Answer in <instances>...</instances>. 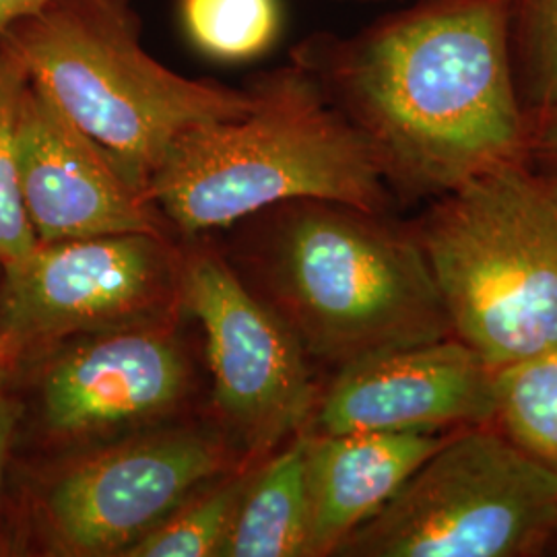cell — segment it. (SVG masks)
<instances>
[{
	"instance_id": "6da1fadb",
	"label": "cell",
	"mask_w": 557,
	"mask_h": 557,
	"mask_svg": "<svg viewBox=\"0 0 557 557\" xmlns=\"http://www.w3.org/2000/svg\"><path fill=\"white\" fill-rule=\"evenodd\" d=\"M512 0H419L292 50L372 147L391 190L430 197L529 161Z\"/></svg>"
},
{
	"instance_id": "7a4b0ae2",
	"label": "cell",
	"mask_w": 557,
	"mask_h": 557,
	"mask_svg": "<svg viewBox=\"0 0 557 557\" xmlns=\"http://www.w3.org/2000/svg\"><path fill=\"white\" fill-rule=\"evenodd\" d=\"M252 110L182 135L145 199L186 236L294 200L382 215L393 190L358 128L317 77L289 60L250 85Z\"/></svg>"
},
{
	"instance_id": "3957f363",
	"label": "cell",
	"mask_w": 557,
	"mask_h": 557,
	"mask_svg": "<svg viewBox=\"0 0 557 557\" xmlns=\"http://www.w3.org/2000/svg\"><path fill=\"white\" fill-rule=\"evenodd\" d=\"M0 36L29 83L143 197L182 135L242 119L255 106L250 87L190 79L153 59L128 0H50Z\"/></svg>"
},
{
	"instance_id": "277c9868",
	"label": "cell",
	"mask_w": 557,
	"mask_h": 557,
	"mask_svg": "<svg viewBox=\"0 0 557 557\" xmlns=\"http://www.w3.org/2000/svg\"><path fill=\"white\" fill-rule=\"evenodd\" d=\"M267 281L308 356L338 368L453 335L418 236L349 205H278Z\"/></svg>"
},
{
	"instance_id": "5b68a950",
	"label": "cell",
	"mask_w": 557,
	"mask_h": 557,
	"mask_svg": "<svg viewBox=\"0 0 557 557\" xmlns=\"http://www.w3.org/2000/svg\"><path fill=\"white\" fill-rule=\"evenodd\" d=\"M418 239L453 335L494 370L557 345V178L515 161L430 207Z\"/></svg>"
},
{
	"instance_id": "8992f818",
	"label": "cell",
	"mask_w": 557,
	"mask_h": 557,
	"mask_svg": "<svg viewBox=\"0 0 557 557\" xmlns=\"http://www.w3.org/2000/svg\"><path fill=\"white\" fill-rule=\"evenodd\" d=\"M556 541V473L483 423L450 432L337 556L531 557Z\"/></svg>"
},
{
	"instance_id": "52a82bcc",
	"label": "cell",
	"mask_w": 557,
	"mask_h": 557,
	"mask_svg": "<svg viewBox=\"0 0 557 557\" xmlns=\"http://www.w3.org/2000/svg\"><path fill=\"white\" fill-rule=\"evenodd\" d=\"M180 304L207 335L213 397L252 457H264L314 418L320 391L308 354L271 304L213 255L180 264Z\"/></svg>"
},
{
	"instance_id": "ba28073f",
	"label": "cell",
	"mask_w": 557,
	"mask_h": 557,
	"mask_svg": "<svg viewBox=\"0 0 557 557\" xmlns=\"http://www.w3.org/2000/svg\"><path fill=\"white\" fill-rule=\"evenodd\" d=\"M2 269L0 335L13 349L160 322L180 301V264L153 234L38 242Z\"/></svg>"
},
{
	"instance_id": "9c48e42d",
	"label": "cell",
	"mask_w": 557,
	"mask_h": 557,
	"mask_svg": "<svg viewBox=\"0 0 557 557\" xmlns=\"http://www.w3.org/2000/svg\"><path fill=\"white\" fill-rule=\"evenodd\" d=\"M223 440L168 428L81 458L46 496L54 543L69 556H122L182 502L234 471Z\"/></svg>"
},
{
	"instance_id": "30bf717a",
	"label": "cell",
	"mask_w": 557,
	"mask_h": 557,
	"mask_svg": "<svg viewBox=\"0 0 557 557\" xmlns=\"http://www.w3.org/2000/svg\"><path fill=\"white\" fill-rule=\"evenodd\" d=\"M494 380L496 370L455 335L366 356L338 368L310 432H453L492 423Z\"/></svg>"
},
{
	"instance_id": "8fae6325",
	"label": "cell",
	"mask_w": 557,
	"mask_h": 557,
	"mask_svg": "<svg viewBox=\"0 0 557 557\" xmlns=\"http://www.w3.org/2000/svg\"><path fill=\"white\" fill-rule=\"evenodd\" d=\"M17 170L23 207L41 244L161 236L158 209L29 81L17 112Z\"/></svg>"
},
{
	"instance_id": "7c38bea8",
	"label": "cell",
	"mask_w": 557,
	"mask_h": 557,
	"mask_svg": "<svg viewBox=\"0 0 557 557\" xmlns=\"http://www.w3.org/2000/svg\"><path fill=\"white\" fill-rule=\"evenodd\" d=\"M190 363L163 322L91 335L54 359L41 379L46 428L60 438H96L178 409Z\"/></svg>"
},
{
	"instance_id": "4fadbf2b",
	"label": "cell",
	"mask_w": 557,
	"mask_h": 557,
	"mask_svg": "<svg viewBox=\"0 0 557 557\" xmlns=\"http://www.w3.org/2000/svg\"><path fill=\"white\" fill-rule=\"evenodd\" d=\"M448 434H304L310 557L337 556L345 539L397 496Z\"/></svg>"
},
{
	"instance_id": "5bb4252c",
	"label": "cell",
	"mask_w": 557,
	"mask_h": 557,
	"mask_svg": "<svg viewBox=\"0 0 557 557\" xmlns=\"http://www.w3.org/2000/svg\"><path fill=\"white\" fill-rule=\"evenodd\" d=\"M218 557H310L304 434L255 469Z\"/></svg>"
},
{
	"instance_id": "9a60e30c",
	"label": "cell",
	"mask_w": 557,
	"mask_h": 557,
	"mask_svg": "<svg viewBox=\"0 0 557 557\" xmlns=\"http://www.w3.org/2000/svg\"><path fill=\"white\" fill-rule=\"evenodd\" d=\"M492 423L557 475V345L496 370Z\"/></svg>"
},
{
	"instance_id": "2e32d148",
	"label": "cell",
	"mask_w": 557,
	"mask_h": 557,
	"mask_svg": "<svg viewBox=\"0 0 557 557\" xmlns=\"http://www.w3.org/2000/svg\"><path fill=\"white\" fill-rule=\"evenodd\" d=\"M255 469H234L193 494L122 557H218Z\"/></svg>"
},
{
	"instance_id": "e0dca14e",
	"label": "cell",
	"mask_w": 557,
	"mask_h": 557,
	"mask_svg": "<svg viewBox=\"0 0 557 557\" xmlns=\"http://www.w3.org/2000/svg\"><path fill=\"white\" fill-rule=\"evenodd\" d=\"M178 11L188 41L215 62L260 59L281 36L278 0H178Z\"/></svg>"
},
{
	"instance_id": "ac0fdd59",
	"label": "cell",
	"mask_w": 557,
	"mask_h": 557,
	"mask_svg": "<svg viewBox=\"0 0 557 557\" xmlns=\"http://www.w3.org/2000/svg\"><path fill=\"white\" fill-rule=\"evenodd\" d=\"M27 73L17 52L0 36V264L23 259L38 246L21 199L17 170V112Z\"/></svg>"
},
{
	"instance_id": "d6986e66",
	"label": "cell",
	"mask_w": 557,
	"mask_h": 557,
	"mask_svg": "<svg viewBox=\"0 0 557 557\" xmlns=\"http://www.w3.org/2000/svg\"><path fill=\"white\" fill-rule=\"evenodd\" d=\"M512 57L527 110L557 103V0H512Z\"/></svg>"
},
{
	"instance_id": "ffe728a7",
	"label": "cell",
	"mask_w": 557,
	"mask_h": 557,
	"mask_svg": "<svg viewBox=\"0 0 557 557\" xmlns=\"http://www.w3.org/2000/svg\"><path fill=\"white\" fill-rule=\"evenodd\" d=\"M529 163L557 178V103L529 110Z\"/></svg>"
},
{
	"instance_id": "44dd1931",
	"label": "cell",
	"mask_w": 557,
	"mask_h": 557,
	"mask_svg": "<svg viewBox=\"0 0 557 557\" xmlns=\"http://www.w3.org/2000/svg\"><path fill=\"white\" fill-rule=\"evenodd\" d=\"M20 403L7 393L4 384H2V376H0V481H2L4 462L9 457L11 440L15 436V430H17V423H20Z\"/></svg>"
},
{
	"instance_id": "7402d4cb",
	"label": "cell",
	"mask_w": 557,
	"mask_h": 557,
	"mask_svg": "<svg viewBox=\"0 0 557 557\" xmlns=\"http://www.w3.org/2000/svg\"><path fill=\"white\" fill-rule=\"evenodd\" d=\"M50 0H0V34H4L15 21L41 9Z\"/></svg>"
},
{
	"instance_id": "603a6c76",
	"label": "cell",
	"mask_w": 557,
	"mask_h": 557,
	"mask_svg": "<svg viewBox=\"0 0 557 557\" xmlns=\"http://www.w3.org/2000/svg\"><path fill=\"white\" fill-rule=\"evenodd\" d=\"M13 351H15V349L11 347V343L0 335V376H2V370L7 368L9 359L13 356Z\"/></svg>"
},
{
	"instance_id": "cb8c5ba5",
	"label": "cell",
	"mask_w": 557,
	"mask_h": 557,
	"mask_svg": "<svg viewBox=\"0 0 557 557\" xmlns=\"http://www.w3.org/2000/svg\"><path fill=\"white\" fill-rule=\"evenodd\" d=\"M335 2H380V0H335Z\"/></svg>"
},
{
	"instance_id": "d4e9b609",
	"label": "cell",
	"mask_w": 557,
	"mask_h": 557,
	"mask_svg": "<svg viewBox=\"0 0 557 557\" xmlns=\"http://www.w3.org/2000/svg\"><path fill=\"white\" fill-rule=\"evenodd\" d=\"M554 549H557V541H556V545H554Z\"/></svg>"
}]
</instances>
